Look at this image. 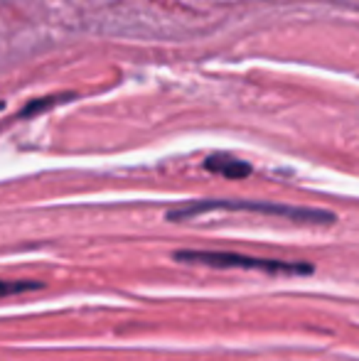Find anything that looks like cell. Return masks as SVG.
I'll return each mask as SVG.
<instances>
[{
    "mask_svg": "<svg viewBox=\"0 0 359 361\" xmlns=\"http://www.w3.org/2000/svg\"><path fill=\"white\" fill-rule=\"evenodd\" d=\"M178 263H192V266L221 268V271H259L269 276H310L315 268L303 261H278V258H256L236 251H178Z\"/></svg>",
    "mask_w": 359,
    "mask_h": 361,
    "instance_id": "1",
    "label": "cell"
},
{
    "mask_svg": "<svg viewBox=\"0 0 359 361\" xmlns=\"http://www.w3.org/2000/svg\"><path fill=\"white\" fill-rule=\"evenodd\" d=\"M207 212H254V214H269L283 216L288 221L298 224H332L335 214L325 209H303V207H286V204H269V202H229V200H207V202H192L180 209L168 212L170 221H185V219L207 214Z\"/></svg>",
    "mask_w": 359,
    "mask_h": 361,
    "instance_id": "2",
    "label": "cell"
},
{
    "mask_svg": "<svg viewBox=\"0 0 359 361\" xmlns=\"http://www.w3.org/2000/svg\"><path fill=\"white\" fill-rule=\"evenodd\" d=\"M207 170L217 172V175H224V177H246L251 172V167L246 162L236 160V157L229 155H214L205 162Z\"/></svg>",
    "mask_w": 359,
    "mask_h": 361,
    "instance_id": "3",
    "label": "cell"
},
{
    "mask_svg": "<svg viewBox=\"0 0 359 361\" xmlns=\"http://www.w3.org/2000/svg\"><path fill=\"white\" fill-rule=\"evenodd\" d=\"M42 290V283L35 281H0V298H13V295H25Z\"/></svg>",
    "mask_w": 359,
    "mask_h": 361,
    "instance_id": "4",
    "label": "cell"
}]
</instances>
